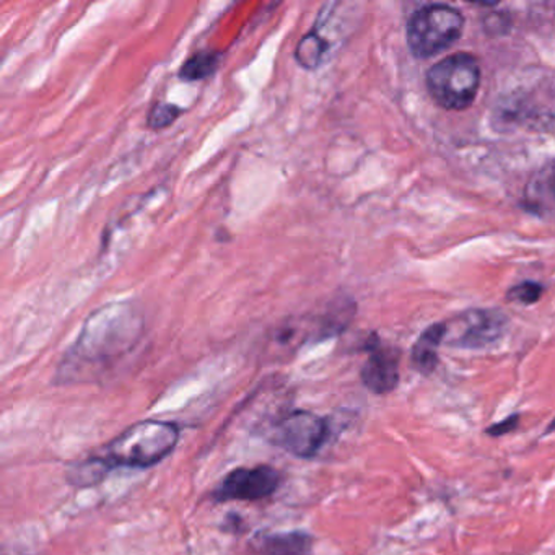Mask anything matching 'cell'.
I'll return each mask as SVG.
<instances>
[{
  "mask_svg": "<svg viewBox=\"0 0 555 555\" xmlns=\"http://www.w3.org/2000/svg\"><path fill=\"white\" fill-rule=\"evenodd\" d=\"M311 547L313 539L307 532H281L264 539L262 555H311Z\"/></svg>",
  "mask_w": 555,
  "mask_h": 555,
  "instance_id": "obj_11",
  "label": "cell"
},
{
  "mask_svg": "<svg viewBox=\"0 0 555 555\" xmlns=\"http://www.w3.org/2000/svg\"><path fill=\"white\" fill-rule=\"evenodd\" d=\"M279 483H281V474L272 466L262 464L256 467H238L217 487L214 499L217 502H230V500L256 502L272 495L278 490Z\"/></svg>",
  "mask_w": 555,
  "mask_h": 555,
  "instance_id": "obj_6",
  "label": "cell"
},
{
  "mask_svg": "<svg viewBox=\"0 0 555 555\" xmlns=\"http://www.w3.org/2000/svg\"><path fill=\"white\" fill-rule=\"evenodd\" d=\"M222 54L219 51H199L188 57L186 63L181 66L180 79L184 82H197L207 79L219 69Z\"/></svg>",
  "mask_w": 555,
  "mask_h": 555,
  "instance_id": "obj_12",
  "label": "cell"
},
{
  "mask_svg": "<svg viewBox=\"0 0 555 555\" xmlns=\"http://www.w3.org/2000/svg\"><path fill=\"white\" fill-rule=\"evenodd\" d=\"M464 18L450 5H427L409 21L408 43L418 60H427L456 43Z\"/></svg>",
  "mask_w": 555,
  "mask_h": 555,
  "instance_id": "obj_4",
  "label": "cell"
},
{
  "mask_svg": "<svg viewBox=\"0 0 555 555\" xmlns=\"http://www.w3.org/2000/svg\"><path fill=\"white\" fill-rule=\"evenodd\" d=\"M362 382L375 395L392 391L399 382L398 353L389 349H373L363 365Z\"/></svg>",
  "mask_w": 555,
  "mask_h": 555,
  "instance_id": "obj_8",
  "label": "cell"
},
{
  "mask_svg": "<svg viewBox=\"0 0 555 555\" xmlns=\"http://www.w3.org/2000/svg\"><path fill=\"white\" fill-rule=\"evenodd\" d=\"M480 69L470 54H454L431 67L427 74V89L441 108L461 112L476 100Z\"/></svg>",
  "mask_w": 555,
  "mask_h": 555,
  "instance_id": "obj_3",
  "label": "cell"
},
{
  "mask_svg": "<svg viewBox=\"0 0 555 555\" xmlns=\"http://www.w3.org/2000/svg\"><path fill=\"white\" fill-rule=\"evenodd\" d=\"M518 422L519 415H509L505 421L496 422L495 425H492V427L487 430V434H489L490 437H502V435L515 430V428L518 427Z\"/></svg>",
  "mask_w": 555,
  "mask_h": 555,
  "instance_id": "obj_16",
  "label": "cell"
},
{
  "mask_svg": "<svg viewBox=\"0 0 555 555\" xmlns=\"http://www.w3.org/2000/svg\"><path fill=\"white\" fill-rule=\"evenodd\" d=\"M180 427L171 422L145 421L132 425L105 448L109 467H149L160 463L177 447Z\"/></svg>",
  "mask_w": 555,
  "mask_h": 555,
  "instance_id": "obj_2",
  "label": "cell"
},
{
  "mask_svg": "<svg viewBox=\"0 0 555 555\" xmlns=\"http://www.w3.org/2000/svg\"><path fill=\"white\" fill-rule=\"evenodd\" d=\"M552 190H554V194H555V173H554V177H552Z\"/></svg>",
  "mask_w": 555,
  "mask_h": 555,
  "instance_id": "obj_17",
  "label": "cell"
},
{
  "mask_svg": "<svg viewBox=\"0 0 555 555\" xmlns=\"http://www.w3.org/2000/svg\"><path fill=\"white\" fill-rule=\"evenodd\" d=\"M144 331V317L131 301H113L93 311L61 362L57 379L79 382L131 352Z\"/></svg>",
  "mask_w": 555,
  "mask_h": 555,
  "instance_id": "obj_1",
  "label": "cell"
},
{
  "mask_svg": "<svg viewBox=\"0 0 555 555\" xmlns=\"http://www.w3.org/2000/svg\"><path fill=\"white\" fill-rule=\"evenodd\" d=\"M181 113H183V108L180 106L171 105V103H155L149 112L147 126L154 131H162V129L173 125L180 118Z\"/></svg>",
  "mask_w": 555,
  "mask_h": 555,
  "instance_id": "obj_14",
  "label": "cell"
},
{
  "mask_svg": "<svg viewBox=\"0 0 555 555\" xmlns=\"http://www.w3.org/2000/svg\"><path fill=\"white\" fill-rule=\"evenodd\" d=\"M326 438V421L310 411L288 412L274 428V443L297 457H313Z\"/></svg>",
  "mask_w": 555,
  "mask_h": 555,
  "instance_id": "obj_5",
  "label": "cell"
},
{
  "mask_svg": "<svg viewBox=\"0 0 555 555\" xmlns=\"http://www.w3.org/2000/svg\"><path fill=\"white\" fill-rule=\"evenodd\" d=\"M505 324V317L496 311H469L457 318L453 344L469 349L489 346L502 336Z\"/></svg>",
  "mask_w": 555,
  "mask_h": 555,
  "instance_id": "obj_7",
  "label": "cell"
},
{
  "mask_svg": "<svg viewBox=\"0 0 555 555\" xmlns=\"http://www.w3.org/2000/svg\"><path fill=\"white\" fill-rule=\"evenodd\" d=\"M447 337V326L444 324H434L428 327L421 339L415 344L414 352H412V362L415 369L421 373H430L437 365V349L441 340Z\"/></svg>",
  "mask_w": 555,
  "mask_h": 555,
  "instance_id": "obj_10",
  "label": "cell"
},
{
  "mask_svg": "<svg viewBox=\"0 0 555 555\" xmlns=\"http://www.w3.org/2000/svg\"><path fill=\"white\" fill-rule=\"evenodd\" d=\"M112 470V467L106 464L103 457H92V460L82 461L76 464L73 469L67 473L70 483L77 487L95 486L106 474Z\"/></svg>",
  "mask_w": 555,
  "mask_h": 555,
  "instance_id": "obj_13",
  "label": "cell"
},
{
  "mask_svg": "<svg viewBox=\"0 0 555 555\" xmlns=\"http://www.w3.org/2000/svg\"><path fill=\"white\" fill-rule=\"evenodd\" d=\"M542 288L538 284H521L512 288L508 294L509 301H518V304H534L541 297Z\"/></svg>",
  "mask_w": 555,
  "mask_h": 555,
  "instance_id": "obj_15",
  "label": "cell"
},
{
  "mask_svg": "<svg viewBox=\"0 0 555 555\" xmlns=\"http://www.w3.org/2000/svg\"><path fill=\"white\" fill-rule=\"evenodd\" d=\"M318 336L317 317H292L272 330L269 344L274 350L292 352L304 346L308 339Z\"/></svg>",
  "mask_w": 555,
  "mask_h": 555,
  "instance_id": "obj_9",
  "label": "cell"
}]
</instances>
